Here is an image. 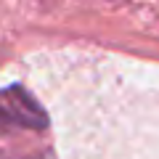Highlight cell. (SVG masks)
<instances>
[{"mask_svg":"<svg viewBox=\"0 0 159 159\" xmlns=\"http://www.w3.org/2000/svg\"><path fill=\"white\" fill-rule=\"evenodd\" d=\"M21 127V130H45L48 117L37 101L21 85L0 90V130Z\"/></svg>","mask_w":159,"mask_h":159,"instance_id":"1","label":"cell"}]
</instances>
